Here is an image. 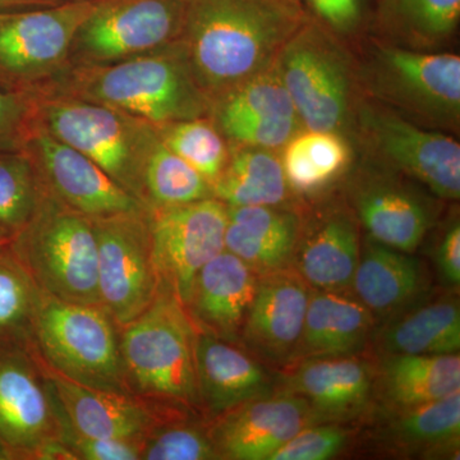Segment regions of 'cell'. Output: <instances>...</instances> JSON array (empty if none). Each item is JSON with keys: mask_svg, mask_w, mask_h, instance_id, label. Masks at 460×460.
<instances>
[{"mask_svg": "<svg viewBox=\"0 0 460 460\" xmlns=\"http://www.w3.org/2000/svg\"><path fill=\"white\" fill-rule=\"evenodd\" d=\"M184 9L186 0H96L75 33L69 66L108 65L175 44Z\"/></svg>", "mask_w": 460, "mask_h": 460, "instance_id": "cell-10", "label": "cell"}, {"mask_svg": "<svg viewBox=\"0 0 460 460\" xmlns=\"http://www.w3.org/2000/svg\"><path fill=\"white\" fill-rule=\"evenodd\" d=\"M9 243L41 293L102 307L98 241L90 217L44 189L35 214Z\"/></svg>", "mask_w": 460, "mask_h": 460, "instance_id": "cell-3", "label": "cell"}, {"mask_svg": "<svg viewBox=\"0 0 460 460\" xmlns=\"http://www.w3.org/2000/svg\"><path fill=\"white\" fill-rule=\"evenodd\" d=\"M9 239L11 238H9L8 235H5L4 233L0 230V244L4 243V242H8Z\"/></svg>", "mask_w": 460, "mask_h": 460, "instance_id": "cell-45", "label": "cell"}, {"mask_svg": "<svg viewBox=\"0 0 460 460\" xmlns=\"http://www.w3.org/2000/svg\"><path fill=\"white\" fill-rule=\"evenodd\" d=\"M356 206L372 241L402 252L419 248L431 222L425 204L394 184H371L358 193Z\"/></svg>", "mask_w": 460, "mask_h": 460, "instance_id": "cell-28", "label": "cell"}, {"mask_svg": "<svg viewBox=\"0 0 460 460\" xmlns=\"http://www.w3.org/2000/svg\"><path fill=\"white\" fill-rule=\"evenodd\" d=\"M307 17L288 0H186L180 41L211 107L270 66Z\"/></svg>", "mask_w": 460, "mask_h": 460, "instance_id": "cell-1", "label": "cell"}, {"mask_svg": "<svg viewBox=\"0 0 460 460\" xmlns=\"http://www.w3.org/2000/svg\"><path fill=\"white\" fill-rule=\"evenodd\" d=\"M199 398L215 413L263 398L269 380L261 366L243 350L208 332L196 334Z\"/></svg>", "mask_w": 460, "mask_h": 460, "instance_id": "cell-22", "label": "cell"}, {"mask_svg": "<svg viewBox=\"0 0 460 460\" xmlns=\"http://www.w3.org/2000/svg\"><path fill=\"white\" fill-rule=\"evenodd\" d=\"M210 198H214L211 184L169 150L157 135L142 169V199L147 210Z\"/></svg>", "mask_w": 460, "mask_h": 460, "instance_id": "cell-33", "label": "cell"}, {"mask_svg": "<svg viewBox=\"0 0 460 460\" xmlns=\"http://www.w3.org/2000/svg\"><path fill=\"white\" fill-rule=\"evenodd\" d=\"M91 220L98 241L100 304L126 326L146 310L160 288L147 208Z\"/></svg>", "mask_w": 460, "mask_h": 460, "instance_id": "cell-11", "label": "cell"}, {"mask_svg": "<svg viewBox=\"0 0 460 460\" xmlns=\"http://www.w3.org/2000/svg\"><path fill=\"white\" fill-rule=\"evenodd\" d=\"M96 0L0 13V84L35 93L69 66L72 42Z\"/></svg>", "mask_w": 460, "mask_h": 460, "instance_id": "cell-9", "label": "cell"}, {"mask_svg": "<svg viewBox=\"0 0 460 460\" xmlns=\"http://www.w3.org/2000/svg\"><path fill=\"white\" fill-rule=\"evenodd\" d=\"M386 354L441 356L460 349V311L456 299L423 305L393 321L380 339Z\"/></svg>", "mask_w": 460, "mask_h": 460, "instance_id": "cell-31", "label": "cell"}, {"mask_svg": "<svg viewBox=\"0 0 460 460\" xmlns=\"http://www.w3.org/2000/svg\"><path fill=\"white\" fill-rule=\"evenodd\" d=\"M380 386L399 411L438 401L460 392V356L387 354L381 365Z\"/></svg>", "mask_w": 460, "mask_h": 460, "instance_id": "cell-29", "label": "cell"}, {"mask_svg": "<svg viewBox=\"0 0 460 460\" xmlns=\"http://www.w3.org/2000/svg\"><path fill=\"white\" fill-rule=\"evenodd\" d=\"M57 414V413H56ZM59 438L75 454V459L137 460L141 459L142 441L89 438L77 434L57 414Z\"/></svg>", "mask_w": 460, "mask_h": 460, "instance_id": "cell-41", "label": "cell"}, {"mask_svg": "<svg viewBox=\"0 0 460 460\" xmlns=\"http://www.w3.org/2000/svg\"><path fill=\"white\" fill-rule=\"evenodd\" d=\"M357 118L363 141L375 155L438 198L459 199L460 145L456 138L411 122L376 102H362Z\"/></svg>", "mask_w": 460, "mask_h": 460, "instance_id": "cell-12", "label": "cell"}, {"mask_svg": "<svg viewBox=\"0 0 460 460\" xmlns=\"http://www.w3.org/2000/svg\"><path fill=\"white\" fill-rule=\"evenodd\" d=\"M151 248L160 284L184 305L199 271L226 250L228 208L215 198L147 210Z\"/></svg>", "mask_w": 460, "mask_h": 460, "instance_id": "cell-13", "label": "cell"}, {"mask_svg": "<svg viewBox=\"0 0 460 460\" xmlns=\"http://www.w3.org/2000/svg\"><path fill=\"white\" fill-rule=\"evenodd\" d=\"M66 0H0V13L3 12L25 11V9L50 7Z\"/></svg>", "mask_w": 460, "mask_h": 460, "instance_id": "cell-44", "label": "cell"}, {"mask_svg": "<svg viewBox=\"0 0 460 460\" xmlns=\"http://www.w3.org/2000/svg\"><path fill=\"white\" fill-rule=\"evenodd\" d=\"M280 160L288 186L313 193L343 174L350 163V147L341 132L305 129L288 141Z\"/></svg>", "mask_w": 460, "mask_h": 460, "instance_id": "cell-32", "label": "cell"}, {"mask_svg": "<svg viewBox=\"0 0 460 460\" xmlns=\"http://www.w3.org/2000/svg\"><path fill=\"white\" fill-rule=\"evenodd\" d=\"M22 150L35 165L44 189L90 219L146 208L93 160L58 140L35 120Z\"/></svg>", "mask_w": 460, "mask_h": 460, "instance_id": "cell-14", "label": "cell"}, {"mask_svg": "<svg viewBox=\"0 0 460 460\" xmlns=\"http://www.w3.org/2000/svg\"><path fill=\"white\" fill-rule=\"evenodd\" d=\"M299 233L295 215L277 206L228 208L224 247L256 274H268L293 260Z\"/></svg>", "mask_w": 460, "mask_h": 460, "instance_id": "cell-23", "label": "cell"}, {"mask_svg": "<svg viewBox=\"0 0 460 460\" xmlns=\"http://www.w3.org/2000/svg\"><path fill=\"white\" fill-rule=\"evenodd\" d=\"M257 279L259 274L246 262L224 250L199 271L186 305L205 332L235 341L255 296Z\"/></svg>", "mask_w": 460, "mask_h": 460, "instance_id": "cell-20", "label": "cell"}, {"mask_svg": "<svg viewBox=\"0 0 460 460\" xmlns=\"http://www.w3.org/2000/svg\"><path fill=\"white\" fill-rule=\"evenodd\" d=\"M425 283V270L419 260L371 239L359 255L352 287L372 314L384 317L404 310L422 292Z\"/></svg>", "mask_w": 460, "mask_h": 460, "instance_id": "cell-26", "label": "cell"}, {"mask_svg": "<svg viewBox=\"0 0 460 460\" xmlns=\"http://www.w3.org/2000/svg\"><path fill=\"white\" fill-rule=\"evenodd\" d=\"M438 271L445 283L452 287L460 284V226L458 220L444 233L438 253H436Z\"/></svg>", "mask_w": 460, "mask_h": 460, "instance_id": "cell-43", "label": "cell"}, {"mask_svg": "<svg viewBox=\"0 0 460 460\" xmlns=\"http://www.w3.org/2000/svg\"><path fill=\"white\" fill-rule=\"evenodd\" d=\"M32 341L58 374L95 389L126 393L120 347L104 308L42 293Z\"/></svg>", "mask_w": 460, "mask_h": 460, "instance_id": "cell-7", "label": "cell"}, {"mask_svg": "<svg viewBox=\"0 0 460 460\" xmlns=\"http://www.w3.org/2000/svg\"><path fill=\"white\" fill-rule=\"evenodd\" d=\"M274 65L299 123L313 131L341 132L352 105L353 68L332 32L305 18L283 45Z\"/></svg>", "mask_w": 460, "mask_h": 460, "instance_id": "cell-8", "label": "cell"}, {"mask_svg": "<svg viewBox=\"0 0 460 460\" xmlns=\"http://www.w3.org/2000/svg\"><path fill=\"white\" fill-rule=\"evenodd\" d=\"M348 441L347 431L337 426L302 429L270 460H326L341 452Z\"/></svg>", "mask_w": 460, "mask_h": 460, "instance_id": "cell-39", "label": "cell"}, {"mask_svg": "<svg viewBox=\"0 0 460 460\" xmlns=\"http://www.w3.org/2000/svg\"><path fill=\"white\" fill-rule=\"evenodd\" d=\"M9 241L0 244V349L29 347L42 296Z\"/></svg>", "mask_w": 460, "mask_h": 460, "instance_id": "cell-34", "label": "cell"}, {"mask_svg": "<svg viewBox=\"0 0 460 460\" xmlns=\"http://www.w3.org/2000/svg\"><path fill=\"white\" fill-rule=\"evenodd\" d=\"M29 353V347L0 349V459H40L60 440L49 386Z\"/></svg>", "mask_w": 460, "mask_h": 460, "instance_id": "cell-15", "label": "cell"}, {"mask_svg": "<svg viewBox=\"0 0 460 460\" xmlns=\"http://www.w3.org/2000/svg\"><path fill=\"white\" fill-rule=\"evenodd\" d=\"M288 187L281 160L271 150L237 146L211 189L228 208H244L280 205Z\"/></svg>", "mask_w": 460, "mask_h": 460, "instance_id": "cell-30", "label": "cell"}, {"mask_svg": "<svg viewBox=\"0 0 460 460\" xmlns=\"http://www.w3.org/2000/svg\"><path fill=\"white\" fill-rule=\"evenodd\" d=\"M389 426V438L408 447H438L456 444L460 435V392L402 410Z\"/></svg>", "mask_w": 460, "mask_h": 460, "instance_id": "cell-37", "label": "cell"}, {"mask_svg": "<svg viewBox=\"0 0 460 460\" xmlns=\"http://www.w3.org/2000/svg\"><path fill=\"white\" fill-rule=\"evenodd\" d=\"M141 459L210 460L219 459L213 438L192 428L163 429L142 441Z\"/></svg>", "mask_w": 460, "mask_h": 460, "instance_id": "cell-38", "label": "cell"}, {"mask_svg": "<svg viewBox=\"0 0 460 460\" xmlns=\"http://www.w3.org/2000/svg\"><path fill=\"white\" fill-rule=\"evenodd\" d=\"M31 93L36 123L89 157L144 204L142 169L157 137L155 126L98 102L62 93Z\"/></svg>", "mask_w": 460, "mask_h": 460, "instance_id": "cell-5", "label": "cell"}, {"mask_svg": "<svg viewBox=\"0 0 460 460\" xmlns=\"http://www.w3.org/2000/svg\"><path fill=\"white\" fill-rule=\"evenodd\" d=\"M308 286L298 272L286 269L259 277L241 332L250 350L269 362L295 358L313 295Z\"/></svg>", "mask_w": 460, "mask_h": 460, "instance_id": "cell-17", "label": "cell"}, {"mask_svg": "<svg viewBox=\"0 0 460 460\" xmlns=\"http://www.w3.org/2000/svg\"><path fill=\"white\" fill-rule=\"evenodd\" d=\"M213 436L219 458L270 460L296 432L307 428L313 407L301 396L255 399L239 405Z\"/></svg>", "mask_w": 460, "mask_h": 460, "instance_id": "cell-18", "label": "cell"}, {"mask_svg": "<svg viewBox=\"0 0 460 460\" xmlns=\"http://www.w3.org/2000/svg\"><path fill=\"white\" fill-rule=\"evenodd\" d=\"M195 338L184 305L160 284L151 305L126 325L119 344L124 372L144 395L195 402Z\"/></svg>", "mask_w": 460, "mask_h": 460, "instance_id": "cell-6", "label": "cell"}, {"mask_svg": "<svg viewBox=\"0 0 460 460\" xmlns=\"http://www.w3.org/2000/svg\"><path fill=\"white\" fill-rule=\"evenodd\" d=\"M160 140L213 186L228 162L223 133L208 117L156 127Z\"/></svg>", "mask_w": 460, "mask_h": 460, "instance_id": "cell-35", "label": "cell"}, {"mask_svg": "<svg viewBox=\"0 0 460 460\" xmlns=\"http://www.w3.org/2000/svg\"><path fill=\"white\" fill-rule=\"evenodd\" d=\"M48 386L54 411L77 434L144 441L153 429V414L126 393L83 385L58 372Z\"/></svg>", "mask_w": 460, "mask_h": 460, "instance_id": "cell-19", "label": "cell"}, {"mask_svg": "<svg viewBox=\"0 0 460 460\" xmlns=\"http://www.w3.org/2000/svg\"><path fill=\"white\" fill-rule=\"evenodd\" d=\"M374 41L357 75L374 102L426 128L456 131L460 119V57Z\"/></svg>", "mask_w": 460, "mask_h": 460, "instance_id": "cell-4", "label": "cell"}, {"mask_svg": "<svg viewBox=\"0 0 460 460\" xmlns=\"http://www.w3.org/2000/svg\"><path fill=\"white\" fill-rule=\"evenodd\" d=\"M288 2H290V3H296V4L302 5V4H301V2H299V0H288Z\"/></svg>", "mask_w": 460, "mask_h": 460, "instance_id": "cell-46", "label": "cell"}, {"mask_svg": "<svg viewBox=\"0 0 460 460\" xmlns=\"http://www.w3.org/2000/svg\"><path fill=\"white\" fill-rule=\"evenodd\" d=\"M310 8L314 20L332 32L354 31L363 20L366 0H299Z\"/></svg>", "mask_w": 460, "mask_h": 460, "instance_id": "cell-42", "label": "cell"}, {"mask_svg": "<svg viewBox=\"0 0 460 460\" xmlns=\"http://www.w3.org/2000/svg\"><path fill=\"white\" fill-rule=\"evenodd\" d=\"M35 93L98 102L155 127L211 113L181 41L108 65L69 66Z\"/></svg>", "mask_w": 460, "mask_h": 460, "instance_id": "cell-2", "label": "cell"}, {"mask_svg": "<svg viewBox=\"0 0 460 460\" xmlns=\"http://www.w3.org/2000/svg\"><path fill=\"white\" fill-rule=\"evenodd\" d=\"M460 22V0H377L374 26L378 40L435 51L452 40Z\"/></svg>", "mask_w": 460, "mask_h": 460, "instance_id": "cell-27", "label": "cell"}, {"mask_svg": "<svg viewBox=\"0 0 460 460\" xmlns=\"http://www.w3.org/2000/svg\"><path fill=\"white\" fill-rule=\"evenodd\" d=\"M214 122L237 146L284 147L299 119L274 63L214 102Z\"/></svg>", "mask_w": 460, "mask_h": 460, "instance_id": "cell-16", "label": "cell"}, {"mask_svg": "<svg viewBox=\"0 0 460 460\" xmlns=\"http://www.w3.org/2000/svg\"><path fill=\"white\" fill-rule=\"evenodd\" d=\"M374 314L359 301L335 290L313 293L295 358L347 357L370 341Z\"/></svg>", "mask_w": 460, "mask_h": 460, "instance_id": "cell-24", "label": "cell"}, {"mask_svg": "<svg viewBox=\"0 0 460 460\" xmlns=\"http://www.w3.org/2000/svg\"><path fill=\"white\" fill-rule=\"evenodd\" d=\"M44 193L35 165L23 150H0V230L13 237L31 219Z\"/></svg>", "mask_w": 460, "mask_h": 460, "instance_id": "cell-36", "label": "cell"}, {"mask_svg": "<svg viewBox=\"0 0 460 460\" xmlns=\"http://www.w3.org/2000/svg\"><path fill=\"white\" fill-rule=\"evenodd\" d=\"M361 255L358 226L352 215L332 210L320 215L299 233L293 260L310 286L341 292L352 287Z\"/></svg>", "mask_w": 460, "mask_h": 460, "instance_id": "cell-21", "label": "cell"}, {"mask_svg": "<svg viewBox=\"0 0 460 460\" xmlns=\"http://www.w3.org/2000/svg\"><path fill=\"white\" fill-rule=\"evenodd\" d=\"M31 93L0 84V150H22L33 120Z\"/></svg>", "mask_w": 460, "mask_h": 460, "instance_id": "cell-40", "label": "cell"}, {"mask_svg": "<svg viewBox=\"0 0 460 460\" xmlns=\"http://www.w3.org/2000/svg\"><path fill=\"white\" fill-rule=\"evenodd\" d=\"M372 384L370 366L353 356L305 359L286 381L290 394L301 396L314 410L330 416L361 410Z\"/></svg>", "mask_w": 460, "mask_h": 460, "instance_id": "cell-25", "label": "cell"}]
</instances>
